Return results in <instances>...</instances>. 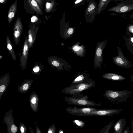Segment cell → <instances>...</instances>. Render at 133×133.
<instances>
[{
	"instance_id": "obj_1",
	"label": "cell",
	"mask_w": 133,
	"mask_h": 133,
	"mask_svg": "<svg viewBox=\"0 0 133 133\" xmlns=\"http://www.w3.org/2000/svg\"><path fill=\"white\" fill-rule=\"evenodd\" d=\"M71 97L65 96L64 100L68 104L87 107L101 106V102L97 103L94 101L89 100L87 95H84L80 93L72 95Z\"/></svg>"
},
{
	"instance_id": "obj_2",
	"label": "cell",
	"mask_w": 133,
	"mask_h": 133,
	"mask_svg": "<svg viewBox=\"0 0 133 133\" xmlns=\"http://www.w3.org/2000/svg\"><path fill=\"white\" fill-rule=\"evenodd\" d=\"M95 85L94 81L88 79L85 82L66 87L62 90V92L64 94L72 95L81 93L83 90L89 89Z\"/></svg>"
},
{
	"instance_id": "obj_3",
	"label": "cell",
	"mask_w": 133,
	"mask_h": 133,
	"mask_svg": "<svg viewBox=\"0 0 133 133\" xmlns=\"http://www.w3.org/2000/svg\"><path fill=\"white\" fill-rule=\"evenodd\" d=\"M130 91H115L111 90H106L104 96L108 100L111 102H114L116 100L118 101L123 98H127V96H129Z\"/></svg>"
},
{
	"instance_id": "obj_4",
	"label": "cell",
	"mask_w": 133,
	"mask_h": 133,
	"mask_svg": "<svg viewBox=\"0 0 133 133\" xmlns=\"http://www.w3.org/2000/svg\"><path fill=\"white\" fill-rule=\"evenodd\" d=\"M97 109L89 107L77 108L75 107L74 108H66L65 110L68 113L71 115L85 117L88 113Z\"/></svg>"
},
{
	"instance_id": "obj_5",
	"label": "cell",
	"mask_w": 133,
	"mask_h": 133,
	"mask_svg": "<svg viewBox=\"0 0 133 133\" xmlns=\"http://www.w3.org/2000/svg\"><path fill=\"white\" fill-rule=\"evenodd\" d=\"M97 4L94 0H91L85 10V17L87 21H93L97 14Z\"/></svg>"
},
{
	"instance_id": "obj_6",
	"label": "cell",
	"mask_w": 133,
	"mask_h": 133,
	"mask_svg": "<svg viewBox=\"0 0 133 133\" xmlns=\"http://www.w3.org/2000/svg\"><path fill=\"white\" fill-rule=\"evenodd\" d=\"M133 10V3L128 2H122L108 9V11H113L117 13H122L130 11Z\"/></svg>"
},
{
	"instance_id": "obj_7",
	"label": "cell",
	"mask_w": 133,
	"mask_h": 133,
	"mask_svg": "<svg viewBox=\"0 0 133 133\" xmlns=\"http://www.w3.org/2000/svg\"><path fill=\"white\" fill-rule=\"evenodd\" d=\"M23 31V25L21 19L18 17L14 24V40L16 45H18Z\"/></svg>"
},
{
	"instance_id": "obj_8",
	"label": "cell",
	"mask_w": 133,
	"mask_h": 133,
	"mask_svg": "<svg viewBox=\"0 0 133 133\" xmlns=\"http://www.w3.org/2000/svg\"><path fill=\"white\" fill-rule=\"evenodd\" d=\"M119 110L115 109H97L88 113L86 116H110L118 113Z\"/></svg>"
},
{
	"instance_id": "obj_9",
	"label": "cell",
	"mask_w": 133,
	"mask_h": 133,
	"mask_svg": "<svg viewBox=\"0 0 133 133\" xmlns=\"http://www.w3.org/2000/svg\"><path fill=\"white\" fill-rule=\"evenodd\" d=\"M29 48L28 38L27 36L24 42L22 55L20 56V65L22 69H25L26 66Z\"/></svg>"
},
{
	"instance_id": "obj_10",
	"label": "cell",
	"mask_w": 133,
	"mask_h": 133,
	"mask_svg": "<svg viewBox=\"0 0 133 133\" xmlns=\"http://www.w3.org/2000/svg\"><path fill=\"white\" fill-rule=\"evenodd\" d=\"M17 9V1H16L10 6L8 15V23L10 24L13 20Z\"/></svg>"
},
{
	"instance_id": "obj_11",
	"label": "cell",
	"mask_w": 133,
	"mask_h": 133,
	"mask_svg": "<svg viewBox=\"0 0 133 133\" xmlns=\"http://www.w3.org/2000/svg\"><path fill=\"white\" fill-rule=\"evenodd\" d=\"M38 29L37 27L36 30H34V27L30 29L28 31V43L29 48H31L34 44L36 39V35Z\"/></svg>"
},
{
	"instance_id": "obj_12",
	"label": "cell",
	"mask_w": 133,
	"mask_h": 133,
	"mask_svg": "<svg viewBox=\"0 0 133 133\" xmlns=\"http://www.w3.org/2000/svg\"><path fill=\"white\" fill-rule=\"evenodd\" d=\"M27 1L30 7L35 12L41 15H42V11L35 0H27Z\"/></svg>"
},
{
	"instance_id": "obj_13",
	"label": "cell",
	"mask_w": 133,
	"mask_h": 133,
	"mask_svg": "<svg viewBox=\"0 0 133 133\" xmlns=\"http://www.w3.org/2000/svg\"><path fill=\"white\" fill-rule=\"evenodd\" d=\"M112 0H100L97 6V15H99L106 9L109 3Z\"/></svg>"
},
{
	"instance_id": "obj_14",
	"label": "cell",
	"mask_w": 133,
	"mask_h": 133,
	"mask_svg": "<svg viewBox=\"0 0 133 133\" xmlns=\"http://www.w3.org/2000/svg\"><path fill=\"white\" fill-rule=\"evenodd\" d=\"M6 40L8 50L11 55L13 59L14 60L16 61L17 59L16 57L8 36H6Z\"/></svg>"
},
{
	"instance_id": "obj_15",
	"label": "cell",
	"mask_w": 133,
	"mask_h": 133,
	"mask_svg": "<svg viewBox=\"0 0 133 133\" xmlns=\"http://www.w3.org/2000/svg\"><path fill=\"white\" fill-rule=\"evenodd\" d=\"M123 119H120L115 124L114 129L116 133H121L125 127V122Z\"/></svg>"
},
{
	"instance_id": "obj_16",
	"label": "cell",
	"mask_w": 133,
	"mask_h": 133,
	"mask_svg": "<svg viewBox=\"0 0 133 133\" xmlns=\"http://www.w3.org/2000/svg\"><path fill=\"white\" fill-rule=\"evenodd\" d=\"M103 77L105 78L115 80H121L125 79L123 77L113 74H108L104 75Z\"/></svg>"
},
{
	"instance_id": "obj_17",
	"label": "cell",
	"mask_w": 133,
	"mask_h": 133,
	"mask_svg": "<svg viewBox=\"0 0 133 133\" xmlns=\"http://www.w3.org/2000/svg\"><path fill=\"white\" fill-rule=\"evenodd\" d=\"M55 2L54 1H52L50 3L47 2L45 6V11L46 13L50 12L51 10L54 5Z\"/></svg>"
},
{
	"instance_id": "obj_18",
	"label": "cell",
	"mask_w": 133,
	"mask_h": 133,
	"mask_svg": "<svg viewBox=\"0 0 133 133\" xmlns=\"http://www.w3.org/2000/svg\"><path fill=\"white\" fill-rule=\"evenodd\" d=\"M72 123L74 124L77 127L82 128L85 125V123L83 121L77 119H75L72 121Z\"/></svg>"
},
{
	"instance_id": "obj_19",
	"label": "cell",
	"mask_w": 133,
	"mask_h": 133,
	"mask_svg": "<svg viewBox=\"0 0 133 133\" xmlns=\"http://www.w3.org/2000/svg\"><path fill=\"white\" fill-rule=\"evenodd\" d=\"M11 129L12 132L13 133H16L17 131V127L15 125H13L12 126Z\"/></svg>"
},
{
	"instance_id": "obj_20",
	"label": "cell",
	"mask_w": 133,
	"mask_h": 133,
	"mask_svg": "<svg viewBox=\"0 0 133 133\" xmlns=\"http://www.w3.org/2000/svg\"><path fill=\"white\" fill-rule=\"evenodd\" d=\"M116 61L117 63L121 64H123L124 63L123 61L122 60V58L120 57L117 58L116 59Z\"/></svg>"
},
{
	"instance_id": "obj_21",
	"label": "cell",
	"mask_w": 133,
	"mask_h": 133,
	"mask_svg": "<svg viewBox=\"0 0 133 133\" xmlns=\"http://www.w3.org/2000/svg\"><path fill=\"white\" fill-rule=\"evenodd\" d=\"M102 53V51L101 49L98 48L96 50V54L97 56L98 57H100L101 56Z\"/></svg>"
},
{
	"instance_id": "obj_22",
	"label": "cell",
	"mask_w": 133,
	"mask_h": 133,
	"mask_svg": "<svg viewBox=\"0 0 133 133\" xmlns=\"http://www.w3.org/2000/svg\"><path fill=\"white\" fill-rule=\"evenodd\" d=\"M73 49L74 51H77L80 50L81 48L80 46H76L74 47Z\"/></svg>"
},
{
	"instance_id": "obj_23",
	"label": "cell",
	"mask_w": 133,
	"mask_h": 133,
	"mask_svg": "<svg viewBox=\"0 0 133 133\" xmlns=\"http://www.w3.org/2000/svg\"><path fill=\"white\" fill-rule=\"evenodd\" d=\"M53 65L55 66H58L59 65V63L58 62L55 61H54L52 62Z\"/></svg>"
},
{
	"instance_id": "obj_24",
	"label": "cell",
	"mask_w": 133,
	"mask_h": 133,
	"mask_svg": "<svg viewBox=\"0 0 133 133\" xmlns=\"http://www.w3.org/2000/svg\"><path fill=\"white\" fill-rule=\"evenodd\" d=\"M39 70V68L38 66H36L34 67L33 69V70L34 72H38Z\"/></svg>"
},
{
	"instance_id": "obj_25",
	"label": "cell",
	"mask_w": 133,
	"mask_h": 133,
	"mask_svg": "<svg viewBox=\"0 0 133 133\" xmlns=\"http://www.w3.org/2000/svg\"><path fill=\"white\" fill-rule=\"evenodd\" d=\"M74 31V29L72 28H69L67 31V33L69 35H70L72 34Z\"/></svg>"
},
{
	"instance_id": "obj_26",
	"label": "cell",
	"mask_w": 133,
	"mask_h": 133,
	"mask_svg": "<svg viewBox=\"0 0 133 133\" xmlns=\"http://www.w3.org/2000/svg\"><path fill=\"white\" fill-rule=\"evenodd\" d=\"M29 88V85L28 84L26 83L25 84L23 87V89L24 90H27Z\"/></svg>"
},
{
	"instance_id": "obj_27",
	"label": "cell",
	"mask_w": 133,
	"mask_h": 133,
	"mask_svg": "<svg viewBox=\"0 0 133 133\" xmlns=\"http://www.w3.org/2000/svg\"><path fill=\"white\" fill-rule=\"evenodd\" d=\"M37 18L35 16H33L31 19V21L32 22H34L37 21Z\"/></svg>"
},
{
	"instance_id": "obj_28",
	"label": "cell",
	"mask_w": 133,
	"mask_h": 133,
	"mask_svg": "<svg viewBox=\"0 0 133 133\" xmlns=\"http://www.w3.org/2000/svg\"><path fill=\"white\" fill-rule=\"evenodd\" d=\"M5 87L4 85H2L0 87V92H3L5 90Z\"/></svg>"
},
{
	"instance_id": "obj_29",
	"label": "cell",
	"mask_w": 133,
	"mask_h": 133,
	"mask_svg": "<svg viewBox=\"0 0 133 133\" xmlns=\"http://www.w3.org/2000/svg\"><path fill=\"white\" fill-rule=\"evenodd\" d=\"M40 7H41L42 4V0H35Z\"/></svg>"
},
{
	"instance_id": "obj_30",
	"label": "cell",
	"mask_w": 133,
	"mask_h": 133,
	"mask_svg": "<svg viewBox=\"0 0 133 133\" xmlns=\"http://www.w3.org/2000/svg\"><path fill=\"white\" fill-rule=\"evenodd\" d=\"M129 30L133 33V25L130 26L129 27Z\"/></svg>"
},
{
	"instance_id": "obj_31",
	"label": "cell",
	"mask_w": 133,
	"mask_h": 133,
	"mask_svg": "<svg viewBox=\"0 0 133 133\" xmlns=\"http://www.w3.org/2000/svg\"><path fill=\"white\" fill-rule=\"evenodd\" d=\"M36 98L35 97H34L31 100V102L32 103L35 104L36 102Z\"/></svg>"
},
{
	"instance_id": "obj_32",
	"label": "cell",
	"mask_w": 133,
	"mask_h": 133,
	"mask_svg": "<svg viewBox=\"0 0 133 133\" xmlns=\"http://www.w3.org/2000/svg\"><path fill=\"white\" fill-rule=\"evenodd\" d=\"M83 0H76L75 2V4H76L81 2Z\"/></svg>"
},
{
	"instance_id": "obj_33",
	"label": "cell",
	"mask_w": 133,
	"mask_h": 133,
	"mask_svg": "<svg viewBox=\"0 0 133 133\" xmlns=\"http://www.w3.org/2000/svg\"><path fill=\"white\" fill-rule=\"evenodd\" d=\"M7 0H0V2L3 4H4Z\"/></svg>"
},
{
	"instance_id": "obj_34",
	"label": "cell",
	"mask_w": 133,
	"mask_h": 133,
	"mask_svg": "<svg viewBox=\"0 0 133 133\" xmlns=\"http://www.w3.org/2000/svg\"><path fill=\"white\" fill-rule=\"evenodd\" d=\"M21 132L23 133L24 131V128L23 127H21Z\"/></svg>"
},
{
	"instance_id": "obj_35",
	"label": "cell",
	"mask_w": 133,
	"mask_h": 133,
	"mask_svg": "<svg viewBox=\"0 0 133 133\" xmlns=\"http://www.w3.org/2000/svg\"><path fill=\"white\" fill-rule=\"evenodd\" d=\"M130 17L132 18L133 19V14H131L130 16Z\"/></svg>"
},
{
	"instance_id": "obj_36",
	"label": "cell",
	"mask_w": 133,
	"mask_h": 133,
	"mask_svg": "<svg viewBox=\"0 0 133 133\" xmlns=\"http://www.w3.org/2000/svg\"><path fill=\"white\" fill-rule=\"evenodd\" d=\"M131 41L133 43V37H132L131 38Z\"/></svg>"
},
{
	"instance_id": "obj_37",
	"label": "cell",
	"mask_w": 133,
	"mask_h": 133,
	"mask_svg": "<svg viewBox=\"0 0 133 133\" xmlns=\"http://www.w3.org/2000/svg\"><path fill=\"white\" fill-rule=\"evenodd\" d=\"M48 133H52V132L51 131H49L48 132Z\"/></svg>"
},
{
	"instance_id": "obj_38",
	"label": "cell",
	"mask_w": 133,
	"mask_h": 133,
	"mask_svg": "<svg viewBox=\"0 0 133 133\" xmlns=\"http://www.w3.org/2000/svg\"><path fill=\"white\" fill-rule=\"evenodd\" d=\"M132 86L133 87V84L132 85Z\"/></svg>"
}]
</instances>
